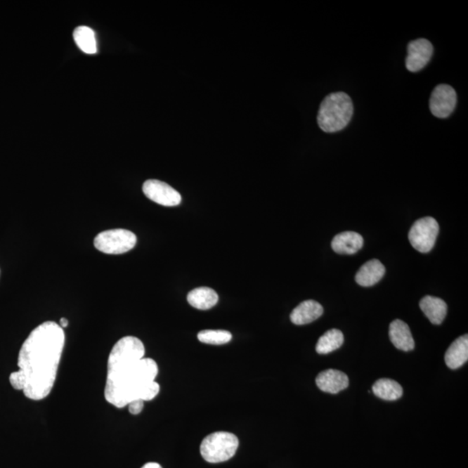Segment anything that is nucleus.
Returning <instances> with one entry per match:
<instances>
[{
	"instance_id": "nucleus-1",
	"label": "nucleus",
	"mask_w": 468,
	"mask_h": 468,
	"mask_svg": "<svg viewBox=\"0 0 468 468\" xmlns=\"http://www.w3.org/2000/svg\"><path fill=\"white\" fill-rule=\"evenodd\" d=\"M65 343L64 330L57 323L44 322L37 327L22 345L20 370L10 375V384L29 399L46 398L57 378Z\"/></svg>"
},
{
	"instance_id": "nucleus-2",
	"label": "nucleus",
	"mask_w": 468,
	"mask_h": 468,
	"mask_svg": "<svg viewBox=\"0 0 468 468\" xmlns=\"http://www.w3.org/2000/svg\"><path fill=\"white\" fill-rule=\"evenodd\" d=\"M353 103L346 93H332L319 108L318 124L326 133H336L347 127L353 116Z\"/></svg>"
},
{
	"instance_id": "nucleus-3",
	"label": "nucleus",
	"mask_w": 468,
	"mask_h": 468,
	"mask_svg": "<svg viewBox=\"0 0 468 468\" xmlns=\"http://www.w3.org/2000/svg\"><path fill=\"white\" fill-rule=\"evenodd\" d=\"M239 439L229 432H215L207 436L200 445V454L209 463L226 462L236 454Z\"/></svg>"
},
{
	"instance_id": "nucleus-4",
	"label": "nucleus",
	"mask_w": 468,
	"mask_h": 468,
	"mask_svg": "<svg viewBox=\"0 0 468 468\" xmlns=\"http://www.w3.org/2000/svg\"><path fill=\"white\" fill-rule=\"evenodd\" d=\"M135 233L125 229L107 230L95 238V247L106 254H122L135 247Z\"/></svg>"
},
{
	"instance_id": "nucleus-5",
	"label": "nucleus",
	"mask_w": 468,
	"mask_h": 468,
	"mask_svg": "<svg viewBox=\"0 0 468 468\" xmlns=\"http://www.w3.org/2000/svg\"><path fill=\"white\" fill-rule=\"evenodd\" d=\"M439 224L432 217H425L416 221L408 233V240L415 250L422 254L429 252L436 245Z\"/></svg>"
},
{
	"instance_id": "nucleus-6",
	"label": "nucleus",
	"mask_w": 468,
	"mask_h": 468,
	"mask_svg": "<svg viewBox=\"0 0 468 468\" xmlns=\"http://www.w3.org/2000/svg\"><path fill=\"white\" fill-rule=\"evenodd\" d=\"M457 96L454 88L448 84L438 85L431 94L429 107L431 112L438 118H447L455 110Z\"/></svg>"
},
{
	"instance_id": "nucleus-7",
	"label": "nucleus",
	"mask_w": 468,
	"mask_h": 468,
	"mask_svg": "<svg viewBox=\"0 0 468 468\" xmlns=\"http://www.w3.org/2000/svg\"><path fill=\"white\" fill-rule=\"evenodd\" d=\"M144 195L159 205L176 207L181 202V195L169 184L158 180H148L143 186Z\"/></svg>"
},
{
	"instance_id": "nucleus-8",
	"label": "nucleus",
	"mask_w": 468,
	"mask_h": 468,
	"mask_svg": "<svg viewBox=\"0 0 468 468\" xmlns=\"http://www.w3.org/2000/svg\"><path fill=\"white\" fill-rule=\"evenodd\" d=\"M434 48L428 39L411 41L408 46L406 67L410 72H418L429 64L432 58Z\"/></svg>"
},
{
	"instance_id": "nucleus-9",
	"label": "nucleus",
	"mask_w": 468,
	"mask_h": 468,
	"mask_svg": "<svg viewBox=\"0 0 468 468\" xmlns=\"http://www.w3.org/2000/svg\"><path fill=\"white\" fill-rule=\"evenodd\" d=\"M316 384L322 391L337 394L348 388L349 377L340 370L330 369L319 373Z\"/></svg>"
},
{
	"instance_id": "nucleus-10",
	"label": "nucleus",
	"mask_w": 468,
	"mask_h": 468,
	"mask_svg": "<svg viewBox=\"0 0 468 468\" xmlns=\"http://www.w3.org/2000/svg\"><path fill=\"white\" fill-rule=\"evenodd\" d=\"M389 337L394 346L403 351H413L415 341L406 323L396 319L389 325Z\"/></svg>"
},
{
	"instance_id": "nucleus-11",
	"label": "nucleus",
	"mask_w": 468,
	"mask_h": 468,
	"mask_svg": "<svg viewBox=\"0 0 468 468\" xmlns=\"http://www.w3.org/2000/svg\"><path fill=\"white\" fill-rule=\"evenodd\" d=\"M324 313V308L317 301L306 300L292 311L291 321L296 325L310 324Z\"/></svg>"
},
{
	"instance_id": "nucleus-12",
	"label": "nucleus",
	"mask_w": 468,
	"mask_h": 468,
	"mask_svg": "<svg viewBox=\"0 0 468 468\" xmlns=\"http://www.w3.org/2000/svg\"><path fill=\"white\" fill-rule=\"evenodd\" d=\"M363 246V238L356 232L338 233L332 241L333 251L339 254H355Z\"/></svg>"
},
{
	"instance_id": "nucleus-13",
	"label": "nucleus",
	"mask_w": 468,
	"mask_h": 468,
	"mask_svg": "<svg viewBox=\"0 0 468 468\" xmlns=\"http://www.w3.org/2000/svg\"><path fill=\"white\" fill-rule=\"evenodd\" d=\"M385 266L378 259H371L364 264L356 275V282L363 287H370L384 278Z\"/></svg>"
},
{
	"instance_id": "nucleus-14",
	"label": "nucleus",
	"mask_w": 468,
	"mask_h": 468,
	"mask_svg": "<svg viewBox=\"0 0 468 468\" xmlns=\"http://www.w3.org/2000/svg\"><path fill=\"white\" fill-rule=\"evenodd\" d=\"M468 360V336L457 338L448 349L445 355V363L449 369L457 370L464 365Z\"/></svg>"
},
{
	"instance_id": "nucleus-15",
	"label": "nucleus",
	"mask_w": 468,
	"mask_h": 468,
	"mask_svg": "<svg viewBox=\"0 0 468 468\" xmlns=\"http://www.w3.org/2000/svg\"><path fill=\"white\" fill-rule=\"evenodd\" d=\"M420 308L429 320L436 325L444 321L448 311L445 301L432 296H426L420 301Z\"/></svg>"
},
{
	"instance_id": "nucleus-16",
	"label": "nucleus",
	"mask_w": 468,
	"mask_h": 468,
	"mask_svg": "<svg viewBox=\"0 0 468 468\" xmlns=\"http://www.w3.org/2000/svg\"><path fill=\"white\" fill-rule=\"evenodd\" d=\"M218 301L217 292L209 287L194 289L188 295L189 304L198 310H209L216 306Z\"/></svg>"
},
{
	"instance_id": "nucleus-17",
	"label": "nucleus",
	"mask_w": 468,
	"mask_h": 468,
	"mask_svg": "<svg viewBox=\"0 0 468 468\" xmlns=\"http://www.w3.org/2000/svg\"><path fill=\"white\" fill-rule=\"evenodd\" d=\"M375 396L385 401H396L403 396V389L398 382L391 379H379L372 387Z\"/></svg>"
},
{
	"instance_id": "nucleus-18",
	"label": "nucleus",
	"mask_w": 468,
	"mask_h": 468,
	"mask_svg": "<svg viewBox=\"0 0 468 468\" xmlns=\"http://www.w3.org/2000/svg\"><path fill=\"white\" fill-rule=\"evenodd\" d=\"M73 38L79 49L86 54H96L98 51L95 32L88 26H78L73 32Z\"/></svg>"
},
{
	"instance_id": "nucleus-19",
	"label": "nucleus",
	"mask_w": 468,
	"mask_h": 468,
	"mask_svg": "<svg viewBox=\"0 0 468 468\" xmlns=\"http://www.w3.org/2000/svg\"><path fill=\"white\" fill-rule=\"evenodd\" d=\"M344 342V334L341 330L332 329L326 332L319 338L316 351L318 354L325 355L339 349Z\"/></svg>"
},
{
	"instance_id": "nucleus-20",
	"label": "nucleus",
	"mask_w": 468,
	"mask_h": 468,
	"mask_svg": "<svg viewBox=\"0 0 468 468\" xmlns=\"http://www.w3.org/2000/svg\"><path fill=\"white\" fill-rule=\"evenodd\" d=\"M232 334L228 330H205L198 333V339L203 344L222 345L232 340Z\"/></svg>"
},
{
	"instance_id": "nucleus-21",
	"label": "nucleus",
	"mask_w": 468,
	"mask_h": 468,
	"mask_svg": "<svg viewBox=\"0 0 468 468\" xmlns=\"http://www.w3.org/2000/svg\"><path fill=\"white\" fill-rule=\"evenodd\" d=\"M159 392L160 385L155 381L152 382L139 389L138 394H137V400H143V402L153 400Z\"/></svg>"
},
{
	"instance_id": "nucleus-22",
	"label": "nucleus",
	"mask_w": 468,
	"mask_h": 468,
	"mask_svg": "<svg viewBox=\"0 0 468 468\" xmlns=\"http://www.w3.org/2000/svg\"><path fill=\"white\" fill-rule=\"evenodd\" d=\"M128 406L130 414L139 415L143 410L144 402L143 400H134Z\"/></svg>"
},
{
	"instance_id": "nucleus-23",
	"label": "nucleus",
	"mask_w": 468,
	"mask_h": 468,
	"mask_svg": "<svg viewBox=\"0 0 468 468\" xmlns=\"http://www.w3.org/2000/svg\"><path fill=\"white\" fill-rule=\"evenodd\" d=\"M142 468H162L161 465H159L158 463L155 462H150L145 464V465Z\"/></svg>"
},
{
	"instance_id": "nucleus-24",
	"label": "nucleus",
	"mask_w": 468,
	"mask_h": 468,
	"mask_svg": "<svg viewBox=\"0 0 468 468\" xmlns=\"http://www.w3.org/2000/svg\"><path fill=\"white\" fill-rule=\"evenodd\" d=\"M69 325V321L67 320L66 318H63L60 319V323H59V325L62 327V328H65V327L68 326Z\"/></svg>"
}]
</instances>
